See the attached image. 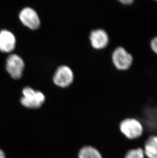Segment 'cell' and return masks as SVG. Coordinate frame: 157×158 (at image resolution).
Masks as SVG:
<instances>
[{
	"label": "cell",
	"instance_id": "cell-6",
	"mask_svg": "<svg viewBox=\"0 0 157 158\" xmlns=\"http://www.w3.org/2000/svg\"><path fill=\"white\" fill-rule=\"evenodd\" d=\"M19 18L22 24L31 29H36L39 27L40 19L38 14L31 7H25L21 11Z\"/></svg>",
	"mask_w": 157,
	"mask_h": 158
},
{
	"label": "cell",
	"instance_id": "cell-4",
	"mask_svg": "<svg viewBox=\"0 0 157 158\" xmlns=\"http://www.w3.org/2000/svg\"><path fill=\"white\" fill-rule=\"evenodd\" d=\"M24 68V60L16 54L9 55L6 59V70L14 79H19L22 77Z\"/></svg>",
	"mask_w": 157,
	"mask_h": 158
},
{
	"label": "cell",
	"instance_id": "cell-7",
	"mask_svg": "<svg viewBox=\"0 0 157 158\" xmlns=\"http://www.w3.org/2000/svg\"><path fill=\"white\" fill-rule=\"evenodd\" d=\"M16 44L15 36L9 30L0 31V51L9 53L14 50Z\"/></svg>",
	"mask_w": 157,
	"mask_h": 158
},
{
	"label": "cell",
	"instance_id": "cell-13",
	"mask_svg": "<svg viewBox=\"0 0 157 158\" xmlns=\"http://www.w3.org/2000/svg\"><path fill=\"white\" fill-rule=\"evenodd\" d=\"M119 2L122 4L126 6H128V5H131L133 4V3L134 2V1L133 0H120Z\"/></svg>",
	"mask_w": 157,
	"mask_h": 158
},
{
	"label": "cell",
	"instance_id": "cell-2",
	"mask_svg": "<svg viewBox=\"0 0 157 158\" xmlns=\"http://www.w3.org/2000/svg\"><path fill=\"white\" fill-rule=\"evenodd\" d=\"M114 66L118 70L126 71L130 69L133 63V55L123 47H118L112 55Z\"/></svg>",
	"mask_w": 157,
	"mask_h": 158
},
{
	"label": "cell",
	"instance_id": "cell-1",
	"mask_svg": "<svg viewBox=\"0 0 157 158\" xmlns=\"http://www.w3.org/2000/svg\"><path fill=\"white\" fill-rule=\"evenodd\" d=\"M22 94L21 102L26 107L37 109L45 102V96L43 93L39 91H35L31 87H25L22 89Z\"/></svg>",
	"mask_w": 157,
	"mask_h": 158
},
{
	"label": "cell",
	"instance_id": "cell-8",
	"mask_svg": "<svg viewBox=\"0 0 157 158\" xmlns=\"http://www.w3.org/2000/svg\"><path fill=\"white\" fill-rule=\"evenodd\" d=\"M90 39L92 46L98 49L105 48L108 44V35L102 29H98L92 31Z\"/></svg>",
	"mask_w": 157,
	"mask_h": 158
},
{
	"label": "cell",
	"instance_id": "cell-5",
	"mask_svg": "<svg viewBox=\"0 0 157 158\" xmlns=\"http://www.w3.org/2000/svg\"><path fill=\"white\" fill-rule=\"evenodd\" d=\"M74 79V74L70 67L61 66L58 68L53 77L54 82L61 87H66L71 84Z\"/></svg>",
	"mask_w": 157,
	"mask_h": 158
},
{
	"label": "cell",
	"instance_id": "cell-14",
	"mask_svg": "<svg viewBox=\"0 0 157 158\" xmlns=\"http://www.w3.org/2000/svg\"><path fill=\"white\" fill-rule=\"evenodd\" d=\"M0 158H6L4 152H3L1 149H0Z\"/></svg>",
	"mask_w": 157,
	"mask_h": 158
},
{
	"label": "cell",
	"instance_id": "cell-11",
	"mask_svg": "<svg viewBox=\"0 0 157 158\" xmlns=\"http://www.w3.org/2000/svg\"><path fill=\"white\" fill-rule=\"evenodd\" d=\"M125 158H144V152L140 148L128 151Z\"/></svg>",
	"mask_w": 157,
	"mask_h": 158
},
{
	"label": "cell",
	"instance_id": "cell-3",
	"mask_svg": "<svg viewBox=\"0 0 157 158\" xmlns=\"http://www.w3.org/2000/svg\"><path fill=\"white\" fill-rule=\"evenodd\" d=\"M120 130L126 137L135 139L139 137L143 133V127L139 121L134 118H127L120 123Z\"/></svg>",
	"mask_w": 157,
	"mask_h": 158
},
{
	"label": "cell",
	"instance_id": "cell-10",
	"mask_svg": "<svg viewBox=\"0 0 157 158\" xmlns=\"http://www.w3.org/2000/svg\"><path fill=\"white\" fill-rule=\"evenodd\" d=\"M78 158H102V157L97 149L91 146H86L80 151Z\"/></svg>",
	"mask_w": 157,
	"mask_h": 158
},
{
	"label": "cell",
	"instance_id": "cell-9",
	"mask_svg": "<svg viewBox=\"0 0 157 158\" xmlns=\"http://www.w3.org/2000/svg\"><path fill=\"white\" fill-rule=\"evenodd\" d=\"M144 154L148 158H157V137H150L144 145Z\"/></svg>",
	"mask_w": 157,
	"mask_h": 158
},
{
	"label": "cell",
	"instance_id": "cell-12",
	"mask_svg": "<svg viewBox=\"0 0 157 158\" xmlns=\"http://www.w3.org/2000/svg\"><path fill=\"white\" fill-rule=\"evenodd\" d=\"M150 47L152 51L157 54V36H155L150 42Z\"/></svg>",
	"mask_w": 157,
	"mask_h": 158
}]
</instances>
